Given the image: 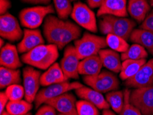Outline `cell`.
Returning a JSON list of instances; mask_svg holds the SVG:
<instances>
[{"instance_id": "cell-1", "label": "cell", "mask_w": 153, "mask_h": 115, "mask_svg": "<svg viewBox=\"0 0 153 115\" xmlns=\"http://www.w3.org/2000/svg\"><path fill=\"white\" fill-rule=\"evenodd\" d=\"M59 48L54 44L40 45L22 56V62L32 67L48 70L59 58Z\"/></svg>"}, {"instance_id": "cell-2", "label": "cell", "mask_w": 153, "mask_h": 115, "mask_svg": "<svg viewBox=\"0 0 153 115\" xmlns=\"http://www.w3.org/2000/svg\"><path fill=\"white\" fill-rule=\"evenodd\" d=\"M135 26L136 23L133 20L112 15L102 16V19L99 23L100 30L102 34L117 35L126 41L129 39Z\"/></svg>"}, {"instance_id": "cell-3", "label": "cell", "mask_w": 153, "mask_h": 115, "mask_svg": "<svg viewBox=\"0 0 153 115\" xmlns=\"http://www.w3.org/2000/svg\"><path fill=\"white\" fill-rule=\"evenodd\" d=\"M107 46L106 38L85 32L80 39L74 41L76 54L80 60L98 55L100 51Z\"/></svg>"}, {"instance_id": "cell-4", "label": "cell", "mask_w": 153, "mask_h": 115, "mask_svg": "<svg viewBox=\"0 0 153 115\" xmlns=\"http://www.w3.org/2000/svg\"><path fill=\"white\" fill-rule=\"evenodd\" d=\"M54 13L55 10L52 5L24 8L19 13L21 24L29 29H35L42 24L45 18Z\"/></svg>"}, {"instance_id": "cell-5", "label": "cell", "mask_w": 153, "mask_h": 115, "mask_svg": "<svg viewBox=\"0 0 153 115\" xmlns=\"http://www.w3.org/2000/svg\"><path fill=\"white\" fill-rule=\"evenodd\" d=\"M85 83L101 93L117 90L120 87L119 79L113 72L103 70L96 76H84Z\"/></svg>"}, {"instance_id": "cell-6", "label": "cell", "mask_w": 153, "mask_h": 115, "mask_svg": "<svg viewBox=\"0 0 153 115\" xmlns=\"http://www.w3.org/2000/svg\"><path fill=\"white\" fill-rule=\"evenodd\" d=\"M82 86H84L79 82H69L68 81L47 86L46 88L39 91L37 94L35 101H34L36 108H39L41 105L45 104L50 98L57 97L62 94L68 92L69 91L72 90H76Z\"/></svg>"}, {"instance_id": "cell-7", "label": "cell", "mask_w": 153, "mask_h": 115, "mask_svg": "<svg viewBox=\"0 0 153 115\" xmlns=\"http://www.w3.org/2000/svg\"><path fill=\"white\" fill-rule=\"evenodd\" d=\"M129 101L142 115H152L153 85L134 89L130 95Z\"/></svg>"}, {"instance_id": "cell-8", "label": "cell", "mask_w": 153, "mask_h": 115, "mask_svg": "<svg viewBox=\"0 0 153 115\" xmlns=\"http://www.w3.org/2000/svg\"><path fill=\"white\" fill-rule=\"evenodd\" d=\"M71 17L86 30L92 32L98 31L96 16L89 6L80 2L74 3Z\"/></svg>"}, {"instance_id": "cell-9", "label": "cell", "mask_w": 153, "mask_h": 115, "mask_svg": "<svg viewBox=\"0 0 153 115\" xmlns=\"http://www.w3.org/2000/svg\"><path fill=\"white\" fill-rule=\"evenodd\" d=\"M0 35L10 41H18L24 37V32L13 15L6 13L0 17Z\"/></svg>"}, {"instance_id": "cell-10", "label": "cell", "mask_w": 153, "mask_h": 115, "mask_svg": "<svg viewBox=\"0 0 153 115\" xmlns=\"http://www.w3.org/2000/svg\"><path fill=\"white\" fill-rule=\"evenodd\" d=\"M65 20L54 15H50L45 18L43 23V35L49 44L59 46L63 33Z\"/></svg>"}, {"instance_id": "cell-11", "label": "cell", "mask_w": 153, "mask_h": 115, "mask_svg": "<svg viewBox=\"0 0 153 115\" xmlns=\"http://www.w3.org/2000/svg\"><path fill=\"white\" fill-rule=\"evenodd\" d=\"M41 72L32 68L27 66L23 70L25 99L30 103L34 102L41 85Z\"/></svg>"}, {"instance_id": "cell-12", "label": "cell", "mask_w": 153, "mask_h": 115, "mask_svg": "<svg viewBox=\"0 0 153 115\" xmlns=\"http://www.w3.org/2000/svg\"><path fill=\"white\" fill-rule=\"evenodd\" d=\"M124 85L134 89L152 86L153 58L146 63L133 77L125 81Z\"/></svg>"}, {"instance_id": "cell-13", "label": "cell", "mask_w": 153, "mask_h": 115, "mask_svg": "<svg viewBox=\"0 0 153 115\" xmlns=\"http://www.w3.org/2000/svg\"><path fill=\"white\" fill-rule=\"evenodd\" d=\"M80 59L78 58L75 47L69 45L65 49L63 57L61 61L60 65L65 77L69 79H77L79 77L78 66Z\"/></svg>"}, {"instance_id": "cell-14", "label": "cell", "mask_w": 153, "mask_h": 115, "mask_svg": "<svg viewBox=\"0 0 153 115\" xmlns=\"http://www.w3.org/2000/svg\"><path fill=\"white\" fill-rule=\"evenodd\" d=\"M76 103L77 101L76 97L72 94L66 92L57 97L50 98L45 104L52 105L61 114L65 115H78Z\"/></svg>"}, {"instance_id": "cell-15", "label": "cell", "mask_w": 153, "mask_h": 115, "mask_svg": "<svg viewBox=\"0 0 153 115\" xmlns=\"http://www.w3.org/2000/svg\"><path fill=\"white\" fill-rule=\"evenodd\" d=\"M98 17L112 15L115 17H126L128 16L126 0H104L97 13Z\"/></svg>"}, {"instance_id": "cell-16", "label": "cell", "mask_w": 153, "mask_h": 115, "mask_svg": "<svg viewBox=\"0 0 153 115\" xmlns=\"http://www.w3.org/2000/svg\"><path fill=\"white\" fill-rule=\"evenodd\" d=\"M45 43L41 31L38 29H25L24 37L17 45L19 53L25 54L35 48L36 47L43 45Z\"/></svg>"}, {"instance_id": "cell-17", "label": "cell", "mask_w": 153, "mask_h": 115, "mask_svg": "<svg viewBox=\"0 0 153 115\" xmlns=\"http://www.w3.org/2000/svg\"><path fill=\"white\" fill-rule=\"evenodd\" d=\"M17 47L10 44H6L1 48L0 64L8 68L18 69L22 66V62L19 57Z\"/></svg>"}, {"instance_id": "cell-18", "label": "cell", "mask_w": 153, "mask_h": 115, "mask_svg": "<svg viewBox=\"0 0 153 115\" xmlns=\"http://www.w3.org/2000/svg\"><path fill=\"white\" fill-rule=\"evenodd\" d=\"M75 90L76 94L81 99H84L91 103L98 109L103 110L109 109L110 105L106 98L103 97L102 93L85 86L81 87Z\"/></svg>"}, {"instance_id": "cell-19", "label": "cell", "mask_w": 153, "mask_h": 115, "mask_svg": "<svg viewBox=\"0 0 153 115\" xmlns=\"http://www.w3.org/2000/svg\"><path fill=\"white\" fill-rule=\"evenodd\" d=\"M98 55L104 68L113 73H120L122 62L119 53L111 49L104 48L100 51Z\"/></svg>"}, {"instance_id": "cell-20", "label": "cell", "mask_w": 153, "mask_h": 115, "mask_svg": "<svg viewBox=\"0 0 153 115\" xmlns=\"http://www.w3.org/2000/svg\"><path fill=\"white\" fill-rule=\"evenodd\" d=\"M59 63H54L41 76V85L49 86L55 83L68 81Z\"/></svg>"}, {"instance_id": "cell-21", "label": "cell", "mask_w": 153, "mask_h": 115, "mask_svg": "<svg viewBox=\"0 0 153 115\" xmlns=\"http://www.w3.org/2000/svg\"><path fill=\"white\" fill-rule=\"evenodd\" d=\"M128 13L137 22L142 23L150 11L148 0H128Z\"/></svg>"}, {"instance_id": "cell-22", "label": "cell", "mask_w": 153, "mask_h": 115, "mask_svg": "<svg viewBox=\"0 0 153 115\" xmlns=\"http://www.w3.org/2000/svg\"><path fill=\"white\" fill-rule=\"evenodd\" d=\"M102 66L99 55H94L80 60L78 72L84 76H96L100 73Z\"/></svg>"}, {"instance_id": "cell-23", "label": "cell", "mask_w": 153, "mask_h": 115, "mask_svg": "<svg viewBox=\"0 0 153 115\" xmlns=\"http://www.w3.org/2000/svg\"><path fill=\"white\" fill-rule=\"evenodd\" d=\"M81 32L82 30H81L80 26L70 21L65 20L63 33L61 37L59 45L58 46L59 50H62L64 47L68 46L71 41H76L79 39Z\"/></svg>"}, {"instance_id": "cell-24", "label": "cell", "mask_w": 153, "mask_h": 115, "mask_svg": "<svg viewBox=\"0 0 153 115\" xmlns=\"http://www.w3.org/2000/svg\"><path fill=\"white\" fill-rule=\"evenodd\" d=\"M133 43L139 44L150 51L153 49V32L150 30L134 29L129 38Z\"/></svg>"}, {"instance_id": "cell-25", "label": "cell", "mask_w": 153, "mask_h": 115, "mask_svg": "<svg viewBox=\"0 0 153 115\" xmlns=\"http://www.w3.org/2000/svg\"><path fill=\"white\" fill-rule=\"evenodd\" d=\"M22 82L21 72L17 69H11L1 66L0 68V88L4 89L14 84Z\"/></svg>"}, {"instance_id": "cell-26", "label": "cell", "mask_w": 153, "mask_h": 115, "mask_svg": "<svg viewBox=\"0 0 153 115\" xmlns=\"http://www.w3.org/2000/svg\"><path fill=\"white\" fill-rule=\"evenodd\" d=\"M146 62V59L123 61L121 71L120 72V79L123 81H126L133 77Z\"/></svg>"}, {"instance_id": "cell-27", "label": "cell", "mask_w": 153, "mask_h": 115, "mask_svg": "<svg viewBox=\"0 0 153 115\" xmlns=\"http://www.w3.org/2000/svg\"><path fill=\"white\" fill-rule=\"evenodd\" d=\"M32 103L26 100L10 101L6 105V111L13 115H25L29 113L32 109Z\"/></svg>"}, {"instance_id": "cell-28", "label": "cell", "mask_w": 153, "mask_h": 115, "mask_svg": "<svg viewBox=\"0 0 153 115\" xmlns=\"http://www.w3.org/2000/svg\"><path fill=\"white\" fill-rule=\"evenodd\" d=\"M148 54L145 48L139 44H134L128 48L126 52L121 54L122 61L131 60H141L146 59Z\"/></svg>"}, {"instance_id": "cell-29", "label": "cell", "mask_w": 153, "mask_h": 115, "mask_svg": "<svg viewBox=\"0 0 153 115\" xmlns=\"http://www.w3.org/2000/svg\"><path fill=\"white\" fill-rule=\"evenodd\" d=\"M106 99L113 112L119 114L122 111L124 104V92L121 90L111 91L106 94Z\"/></svg>"}, {"instance_id": "cell-30", "label": "cell", "mask_w": 153, "mask_h": 115, "mask_svg": "<svg viewBox=\"0 0 153 115\" xmlns=\"http://www.w3.org/2000/svg\"><path fill=\"white\" fill-rule=\"evenodd\" d=\"M106 41L110 49L121 54L126 52L130 47L126 39L113 34L106 35Z\"/></svg>"}, {"instance_id": "cell-31", "label": "cell", "mask_w": 153, "mask_h": 115, "mask_svg": "<svg viewBox=\"0 0 153 115\" xmlns=\"http://www.w3.org/2000/svg\"><path fill=\"white\" fill-rule=\"evenodd\" d=\"M58 17L62 20H67L73 10L70 0H53Z\"/></svg>"}, {"instance_id": "cell-32", "label": "cell", "mask_w": 153, "mask_h": 115, "mask_svg": "<svg viewBox=\"0 0 153 115\" xmlns=\"http://www.w3.org/2000/svg\"><path fill=\"white\" fill-rule=\"evenodd\" d=\"M78 115H100L98 108L87 101L81 99L76 103Z\"/></svg>"}, {"instance_id": "cell-33", "label": "cell", "mask_w": 153, "mask_h": 115, "mask_svg": "<svg viewBox=\"0 0 153 115\" xmlns=\"http://www.w3.org/2000/svg\"><path fill=\"white\" fill-rule=\"evenodd\" d=\"M5 92L10 101L22 100V98L25 97L24 88L20 84H14L8 86L6 88Z\"/></svg>"}, {"instance_id": "cell-34", "label": "cell", "mask_w": 153, "mask_h": 115, "mask_svg": "<svg viewBox=\"0 0 153 115\" xmlns=\"http://www.w3.org/2000/svg\"><path fill=\"white\" fill-rule=\"evenodd\" d=\"M124 91V104L119 115H142L140 110L130 102L129 98L131 91L128 89H126Z\"/></svg>"}, {"instance_id": "cell-35", "label": "cell", "mask_w": 153, "mask_h": 115, "mask_svg": "<svg viewBox=\"0 0 153 115\" xmlns=\"http://www.w3.org/2000/svg\"><path fill=\"white\" fill-rule=\"evenodd\" d=\"M35 115H56V109L52 105L45 104L39 107Z\"/></svg>"}, {"instance_id": "cell-36", "label": "cell", "mask_w": 153, "mask_h": 115, "mask_svg": "<svg viewBox=\"0 0 153 115\" xmlns=\"http://www.w3.org/2000/svg\"><path fill=\"white\" fill-rule=\"evenodd\" d=\"M140 28L150 30V31L153 32V11L148 14L144 21L141 23Z\"/></svg>"}, {"instance_id": "cell-37", "label": "cell", "mask_w": 153, "mask_h": 115, "mask_svg": "<svg viewBox=\"0 0 153 115\" xmlns=\"http://www.w3.org/2000/svg\"><path fill=\"white\" fill-rule=\"evenodd\" d=\"M8 98L7 97L5 92H1L0 93V115L5 111L4 109L6 107V105L8 104Z\"/></svg>"}, {"instance_id": "cell-38", "label": "cell", "mask_w": 153, "mask_h": 115, "mask_svg": "<svg viewBox=\"0 0 153 115\" xmlns=\"http://www.w3.org/2000/svg\"><path fill=\"white\" fill-rule=\"evenodd\" d=\"M11 7V2L10 0H0V13L1 15L6 13L9 8Z\"/></svg>"}, {"instance_id": "cell-39", "label": "cell", "mask_w": 153, "mask_h": 115, "mask_svg": "<svg viewBox=\"0 0 153 115\" xmlns=\"http://www.w3.org/2000/svg\"><path fill=\"white\" fill-rule=\"evenodd\" d=\"M104 0H87L88 6L91 8H100Z\"/></svg>"}, {"instance_id": "cell-40", "label": "cell", "mask_w": 153, "mask_h": 115, "mask_svg": "<svg viewBox=\"0 0 153 115\" xmlns=\"http://www.w3.org/2000/svg\"><path fill=\"white\" fill-rule=\"evenodd\" d=\"M23 2L28 3L32 4H44V5H48L50 3L51 0H22Z\"/></svg>"}, {"instance_id": "cell-41", "label": "cell", "mask_w": 153, "mask_h": 115, "mask_svg": "<svg viewBox=\"0 0 153 115\" xmlns=\"http://www.w3.org/2000/svg\"><path fill=\"white\" fill-rule=\"evenodd\" d=\"M102 115H116L115 113H114V112L111 111L109 109H106V110H104L102 112Z\"/></svg>"}, {"instance_id": "cell-42", "label": "cell", "mask_w": 153, "mask_h": 115, "mask_svg": "<svg viewBox=\"0 0 153 115\" xmlns=\"http://www.w3.org/2000/svg\"><path fill=\"white\" fill-rule=\"evenodd\" d=\"M1 115H13V114H11L10 113H8V112L7 111H4ZM25 115H32V114H31L30 112H29V113H27V114H25Z\"/></svg>"}, {"instance_id": "cell-43", "label": "cell", "mask_w": 153, "mask_h": 115, "mask_svg": "<svg viewBox=\"0 0 153 115\" xmlns=\"http://www.w3.org/2000/svg\"><path fill=\"white\" fill-rule=\"evenodd\" d=\"M4 44V41L3 40V38H1V39H0V47H1V48L3 47V44Z\"/></svg>"}, {"instance_id": "cell-44", "label": "cell", "mask_w": 153, "mask_h": 115, "mask_svg": "<svg viewBox=\"0 0 153 115\" xmlns=\"http://www.w3.org/2000/svg\"><path fill=\"white\" fill-rule=\"evenodd\" d=\"M150 4L153 8V0H150Z\"/></svg>"}, {"instance_id": "cell-45", "label": "cell", "mask_w": 153, "mask_h": 115, "mask_svg": "<svg viewBox=\"0 0 153 115\" xmlns=\"http://www.w3.org/2000/svg\"><path fill=\"white\" fill-rule=\"evenodd\" d=\"M150 53H151V54H152V55H153V49H152V50H150Z\"/></svg>"}, {"instance_id": "cell-46", "label": "cell", "mask_w": 153, "mask_h": 115, "mask_svg": "<svg viewBox=\"0 0 153 115\" xmlns=\"http://www.w3.org/2000/svg\"><path fill=\"white\" fill-rule=\"evenodd\" d=\"M58 115H65V114H61V113H60V114H59Z\"/></svg>"}, {"instance_id": "cell-47", "label": "cell", "mask_w": 153, "mask_h": 115, "mask_svg": "<svg viewBox=\"0 0 153 115\" xmlns=\"http://www.w3.org/2000/svg\"><path fill=\"white\" fill-rule=\"evenodd\" d=\"M70 1H76V0H70Z\"/></svg>"}, {"instance_id": "cell-48", "label": "cell", "mask_w": 153, "mask_h": 115, "mask_svg": "<svg viewBox=\"0 0 153 115\" xmlns=\"http://www.w3.org/2000/svg\"><path fill=\"white\" fill-rule=\"evenodd\" d=\"M152 115H153V114H152Z\"/></svg>"}]
</instances>
